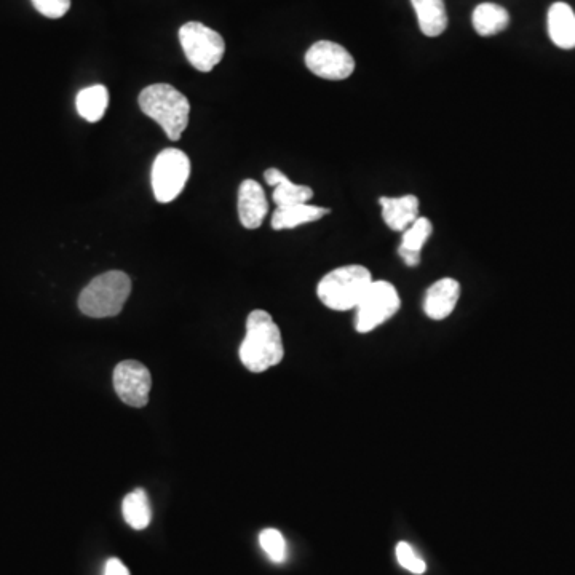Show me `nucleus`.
Masks as SVG:
<instances>
[{
	"instance_id": "9d476101",
	"label": "nucleus",
	"mask_w": 575,
	"mask_h": 575,
	"mask_svg": "<svg viewBox=\"0 0 575 575\" xmlns=\"http://www.w3.org/2000/svg\"><path fill=\"white\" fill-rule=\"evenodd\" d=\"M269 213V203L261 184L245 179L238 189V219L245 229H259Z\"/></svg>"
},
{
	"instance_id": "7ed1b4c3",
	"label": "nucleus",
	"mask_w": 575,
	"mask_h": 575,
	"mask_svg": "<svg viewBox=\"0 0 575 575\" xmlns=\"http://www.w3.org/2000/svg\"><path fill=\"white\" fill-rule=\"evenodd\" d=\"M373 275L365 266L338 267L318 283V299L328 309L345 312L357 309L361 298L365 296L369 286L373 283Z\"/></svg>"
},
{
	"instance_id": "1a4fd4ad",
	"label": "nucleus",
	"mask_w": 575,
	"mask_h": 575,
	"mask_svg": "<svg viewBox=\"0 0 575 575\" xmlns=\"http://www.w3.org/2000/svg\"><path fill=\"white\" fill-rule=\"evenodd\" d=\"M114 389L125 405L143 408L149 401L152 377L149 369L136 360H125L115 366Z\"/></svg>"
},
{
	"instance_id": "f03ea898",
	"label": "nucleus",
	"mask_w": 575,
	"mask_h": 575,
	"mask_svg": "<svg viewBox=\"0 0 575 575\" xmlns=\"http://www.w3.org/2000/svg\"><path fill=\"white\" fill-rule=\"evenodd\" d=\"M138 103L141 111L159 123L171 141L181 139L191 114V103L183 93L168 84L149 85L139 95Z\"/></svg>"
},
{
	"instance_id": "5701e85b",
	"label": "nucleus",
	"mask_w": 575,
	"mask_h": 575,
	"mask_svg": "<svg viewBox=\"0 0 575 575\" xmlns=\"http://www.w3.org/2000/svg\"><path fill=\"white\" fill-rule=\"evenodd\" d=\"M32 5L40 15L47 16L50 20H58L69 12L71 0H32Z\"/></svg>"
},
{
	"instance_id": "20e7f679",
	"label": "nucleus",
	"mask_w": 575,
	"mask_h": 575,
	"mask_svg": "<svg viewBox=\"0 0 575 575\" xmlns=\"http://www.w3.org/2000/svg\"><path fill=\"white\" fill-rule=\"evenodd\" d=\"M131 280L125 272L111 270L93 278L79 296V309L92 318L115 317L130 298Z\"/></svg>"
},
{
	"instance_id": "4468645a",
	"label": "nucleus",
	"mask_w": 575,
	"mask_h": 575,
	"mask_svg": "<svg viewBox=\"0 0 575 575\" xmlns=\"http://www.w3.org/2000/svg\"><path fill=\"white\" fill-rule=\"evenodd\" d=\"M266 183L274 186V203L277 208L291 207L298 203H307L314 197V191L309 186L291 183L288 176L277 168H269L264 173Z\"/></svg>"
},
{
	"instance_id": "f8f14e48",
	"label": "nucleus",
	"mask_w": 575,
	"mask_h": 575,
	"mask_svg": "<svg viewBox=\"0 0 575 575\" xmlns=\"http://www.w3.org/2000/svg\"><path fill=\"white\" fill-rule=\"evenodd\" d=\"M382 219L395 232H405L419 218V199L416 195L381 197Z\"/></svg>"
},
{
	"instance_id": "f257e3e1",
	"label": "nucleus",
	"mask_w": 575,
	"mask_h": 575,
	"mask_svg": "<svg viewBox=\"0 0 575 575\" xmlns=\"http://www.w3.org/2000/svg\"><path fill=\"white\" fill-rule=\"evenodd\" d=\"M240 360L251 373H264L285 357L282 333L266 310H253L246 320V336L240 345Z\"/></svg>"
},
{
	"instance_id": "4be33fe9",
	"label": "nucleus",
	"mask_w": 575,
	"mask_h": 575,
	"mask_svg": "<svg viewBox=\"0 0 575 575\" xmlns=\"http://www.w3.org/2000/svg\"><path fill=\"white\" fill-rule=\"evenodd\" d=\"M395 553H397V560L401 568H405L406 571L413 572L416 575H422L427 571L425 561L417 556L414 548L408 542H400L395 548Z\"/></svg>"
},
{
	"instance_id": "aec40b11",
	"label": "nucleus",
	"mask_w": 575,
	"mask_h": 575,
	"mask_svg": "<svg viewBox=\"0 0 575 575\" xmlns=\"http://www.w3.org/2000/svg\"><path fill=\"white\" fill-rule=\"evenodd\" d=\"M123 518L136 531L146 529L152 520L151 504L144 489L138 488L130 492L122 502Z\"/></svg>"
},
{
	"instance_id": "6e6552de",
	"label": "nucleus",
	"mask_w": 575,
	"mask_h": 575,
	"mask_svg": "<svg viewBox=\"0 0 575 575\" xmlns=\"http://www.w3.org/2000/svg\"><path fill=\"white\" fill-rule=\"evenodd\" d=\"M306 66L320 79L345 80L355 71V60L342 45L320 40L307 50Z\"/></svg>"
},
{
	"instance_id": "423d86ee",
	"label": "nucleus",
	"mask_w": 575,
	"mask_h": 575,
	"mask_svg": "<svg viewBox=\"0 0 575 575\" xmlns=\"http://www.w3.org/2000/svg\"><path fill=\"white\" fill-rule=\"evenodd\" d=\"M191 176V160L179 149H165L155 157L151 171L152 191L159 203L178 199Z\"/></svg>"
},
{
	"instance_id": "9b49d317",
	"label": "nucleus",
	"mask_w": 575,
	"mask_h": 575,
	"mask_svg": "<svg viewBox=\"0 0 575 575\" xmlns=\"http://www.w3.org/2000/svg\"><path fill=\"white\" fill-rule=\"evenodd\" d=\"M460 298V285L454 278H441L427 290L424 312L432 320H445L453 314Z\"/></svg>"
},
{
	"instance_id": "0eeeda50",
	"label": "nucleus",
	"mask_w": 575,
	"mask_h": 575,
	"mask_svg": "<svg viewBox=\"0 0 575 575\" xmlns=\"http://www.w3.org/2000/svg\"><path fill=\"white\" fill-rule=\"evenodd\" d=\"M401 307L400 294L392 283L373 282L357 306L355 328L358 333H371L389 322Z\"/></svg>"
},
{
	"instance_id": "b1692460",
	"label": "nucleus",
	"mask_w": 575,
	"mask_h": 575,
	"mask_svg": "<svg viewBox=\"0 0 575 575\" xmlns=\"http://www.w3.org/2000/svg\"><path fill=\"white\" fill-rule=\"evenodd\" d=\"M104 575H130V571H128L127 566L122 561L112 558L106 563Z\"/></svg>"
},
{
	"instance_id": "a211bd4d",
	"label": "nucleus",
	"mask_w": 575,
	"mask_h": 575,
	"mask_svg": "<svg viewBox=\"0 0 575 575\" xmlns=\"http://www.w3.org/2000/svg\"><path fill=\"white\" fill-rule=\"evenodd\" d=\"M472 23L481 37L496 36L510 24V15L497 4H480L473 10Z\"/></svg>"
},
{
	"instance_id": "2eb2a0df",
	"label": "nucleus",
	"mask_w": 575,
	"mask_h": 575,
	"mask_svg": "<svg viewBox=\"0 0 575 575\" xmlns=\"http://www.w3.org/2000/svg\"><path fill=\"white\" fill-rule=\"evenodd\" d=\"M432 232V223H430V219L424 218V216H419V218L403 232L398 254H400V258L405 261L406 266H419L422 248H424Z\"/></svg>"
},
{
	"instance_id": "39448f33",
	"label": "nucleus",
	"mask_w": 575,
	"mask_h": 575,
	"mask_svg": "<svg viewBox=\"0 0 575 575\" xmlns=\"http://www.w3.org/2000/svg\"><path fill=\"white\" fill-rule=\"evenodd\" d=\"M179 42L187 61L200 72L213 71L226 53L221 34L197 21L186 23L179 29Z\"/></svg>"
},
{
	"instance_id": "dca6fc26",
	"label": "nucleus",
	"mask_w": 575,
	"mask_h": 575,
	"mask_svg": "<svg viewBox=\"0 0 575 575\" xmlns=\"http://www.w3.org/2000/svg\"><path fill=\"white\" fill-rule=\"evenodd\" d=\"M422 34L438 37L448 28L445 0H411Z\"/></svg>"
},
{
	"instance_id": "412c9836",
	"label": "nucleus",
	"mask_w": 575,
	"mask_h": 575,
	"mask_svg": "<svg viewBox=\"0 0 575 575\" xmlns=\"http://www.w3.org/2000/svg\"><path fill=\"white\" fill-rule=\"evenodd\" d=\"M259 544H261L264 553L269 556L270 561L280 564L286 560L288 550H286L285 537L277 529H264L259 534Z\"/></svg>"
},
{
	"instance_id": "f3484780",
	"label": "nucleus",
	"mask_w": 575,
	"mask_h": 575,
	"mask_svg": "<svg viewBox=\"0 0 575 575\" xmlns=\"http://www.w3.org/2000/svg\"><path fill=\"white\" fill-rule=\"evenodd\" d=\"M330 213L328 208L315 207L309 203H298L291 207L277 208L272 216V229H296L302 224L315 223Z\"/></svg>"
},
{
	"instance_id": "ddd939ff",
	"label": "nucleus",
	"mask_w": 575,
	"mask_h": 575,
	"mask_svg": "<svg viewBox=\"0 0 575 575\" xmlns=\"http://www.w3.org/2000/svg\"><path fill=\"white\" fill-rule=\"evenodd\" d=\"M548 34L556 47L575 48V13L568 4L556 2L548 10Z\"/></svg>"
},
{
	"instance_id": "6ab92c4d",
	"label": "nucleus",
	"mask_w": 575,
	"mask_h": 575,
	"mask_svg": "<svg viewBox=\"0 0 575 575\" xmlns=\"http://www.w3.org/2000/svg\"><path fill=\"white\" fill-rule=\"evenodd\" d=\"M108 106L109 92L104 85H92V87L84 88V90H80L76 98L77 112L87 122H100Z\"/></svg>"
}]
</instances>
